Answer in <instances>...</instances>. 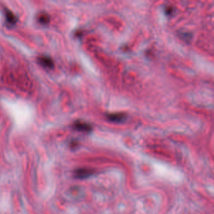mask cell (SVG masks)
Wrapping results in <instances>:
<instances>
[{
  "label": "cell",
  "mask_w": 214,
  "mask_h": 214,
  "mask_svg": "<svg viewBox=\"0 0 214 214\" xmlns=\"http://www.w3.org/2000/svg\"><path fill=\"white\" fill-rule=\"evenodd\" d=\"M91 174V172H89L88 170H86V169H80V170H78L76 173V177L78 178H84V177H88L89 175Z\"/></svg>",
  "instance_id": "obj_6"
},
{
  "label": "cell",
  "mask_w": 214,
  "mask_h": 214,
  "mask_svg": "<svg viewBox=\"0 0 214 214\" xmlns=\"http://www.w3.org/2000/svg\"><path fill=\"white\" fill-rule=\"evenodd\" d=\"M74 129L79 131H83V132H89L91 130V126L84 122H81V121H76L74 123L73 125Z\"/></svg>",
  "instance_id": "obj_1"
},
{
  "label": "cell",
  "mask_w": 214,
  "mask_h": 214,
  "mask_svg": "<svg viewBox=\"0 0 214 214\" xmlns=\"http://www.w3.org/2000/svg\"><path fill=\"white\" fill-rule=\"evenodd\" d=\"M38 62H40V64L43 67L49 68V69H51V68H53V66H54V62H53V60L50 57L48 56L43 55L39 57Z\"/></svg>",
  "instance_id": "obj_2"
},
{
  "label": "cell",
  "mask_w": 214,
  "mask_h": 214,
  "mask_svg": "<svg viewBox=\"0 0 214 214\" xmlns=\"http://www.w3.org/2000/svg\"><path fill=\"white\" fill-rule=\"evenodd\" d=\"M126 115L123 113H112L107 115L108 120L115 123H121L126 119Z\"/></svg>",
  "instance_id": "obj_3"
},
{
  "label": "cell",
  "mask_w": 214,
  "mask_h": 214,
  "mask_svg": "<svg viewBox=\"0 0 214 214\" xmlns=\"http://www.w3.org/2000/svg\"><path fill=\"white\" fill-rule=\"evenodd\" d=\"M6 20L9 24H12L14 25L17 21V19L16 17L14 15L13 13H12L10 11H6Z\"/></svg>",
  "instance_id": "obj_4"
},
{
  "label": "cell",
  "mask_w": 214,
  "mask_h": 214,
  "mask_svg": "<svg viewBox=\"0 0 214 214\" xmlns=\"http://www.w3.org/2000/svg\"><path fill=\"white\" fill-rule=\"evenodd\" d=\"M38 20L43 24H46L50 21V17L45 13H42L38 16Z\"/></svg>",
  "instance_id": "obj_5"
}]
</instances>
